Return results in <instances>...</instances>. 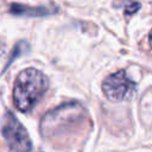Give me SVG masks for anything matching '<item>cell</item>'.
I'll return each instance as SVG.
<instances>
[{"label":"cell","mask_w":152,"mask_h":152,"mask_svg":"<svg viewBox=\"0 0 152 152\" xmlns=\"http://www.w3.org/2000/svg\"><path fill=\"white\" fill-rule=\"evenodd\" d=\"M87 120V110L80 102H66L44 115L40 122V131L45 139H62L66 134H74L80 131Z\"/></svg>","instance_id":"obj_1"},{"label":"cell","mask_w":152,"mask_h":152,"mask_svg":"<svg viewBox=\"0 0 152 152\" xmlns=\"http://www.w3.org/2000/svg\"><path fill=\"white\" fill-rule=\"evenodd\" d=\"M49 88L48 77L39 70L27 68L20 71L14 81L13 102L18 110L28 112L44 96Z\"/></svg>","instance_id":"obj_2"},{"label":"cell","mask_w":152,"mask_h":152,"mask_svg":"<svg viewBox=\"0 0 152 152\" xmlns=\"http://www.w3.org/2000/svg\"><path fill=\"white\" fill-rule=\"evenodd\" d=\"M135 89V82L127 76L125 70H119L109 75L102 83V91L104 96L113 102L129 100L134 95Z\"/></svg>","instance_id":"obj_3"},{"label":"cell","mask_w":152,"mask_h":152,"mask_svg":"<svg viewBox=\"0 0 152 152\" xmlns=\"http://www.w3.org/2000/svg\"><path fill=\"white\" fill-rule=\"evenodd\" d=\"M2 134L8 147L14 152H28L31 150V140L25 127L19 120L11 113L7 112L4 118Z\"/></svg>","instance_id":"obj_4"},{"label":"cell","mask_w":152,"mask_h":152,"mask_svg":"<svg viewBox=\"0 0 152 152\" xmlns=\"http://www.w3.org/2000/svg\"><path fill=\"white\" fill-rule=\"evenodd\" d=\"M11 12L15 15H46L50 14L51 11L44 7H27L18 4H13L11 6Z\"/></svg>","instance_id":"obj_5"},{"label":"cell","mask_w":152,"mask_h":152,"mask_svg":"<svg viewBox=\"0 0 152 152\" xmlns=\"http://www.w3.org/2000/svg\"><path fill=\"white\" fill-rule=\"evenodd\" d=\"M140 8V4L139 2H131L127 6H125V14H134L135 12H138V10Z\"/></svg>","instance_id":"obj_6"},{"label":"cell","mask_w":152,"mask_h":152,"mask_svg":"<svg viewBox=\"0 0 152 152\" xmlns=\"http://www.w3.org/2000/svg\"><path fill=\"white\" fill-rule=\"evenodd\" d=\"M133 2V0H114V7H121V6H127L128 4Z\"/></svg>","instance_id":"obj_7"},{"label":"cell","mask_w":152,"mask_h":152,"mask_svg":"<svg viewBox=\"0 0 152 152\" xmlns=\"http://www.w3.org/2000/svg\"><path fill=\"white\" fill-rule=\"evenodd\" d=\"M148 39H150V45H151V48H152V31L150 32V38H148Z\"/></svg>","instance_id":"obj_8"}]
</instances>
